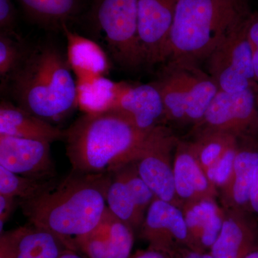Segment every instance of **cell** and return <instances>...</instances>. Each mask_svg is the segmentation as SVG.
<instances>
[{"label":"cell","mask_w":258,"mask_h":258,"mask_svg":"<svg viewBox=\"0 0 258 258\" xmlns=\"http://www.w3.org/2000/svg\"><path fill=\"white\" fill-rule=\"evenodd\" d=\"M64 54L55 44L28 47L23 61L2 83L10 101L54 124L79 106L78 84Z\"/></svg>","instance_id":"cell-1"},{"label":"cell","mask_w":258,"mask_h":258,"mask_svg":"<svg viewBox=\"0 0 258 258\" xmlns=\"http://www.w3.org/2000/svg\"><path fill=\"white\" fill-rule=\"evenodd\" d=\"M111 174L72 171L37 198L20 202L32 225L55 234L75 248L74 239L86 235L101 222L107 208Z\"/></svg>","instance_id":"cell-2"},{"label":"cell","mask_w":258,"mask_h":258,"mask_svg":"<svg viewBox=\"0 0 258 258\" xmlns=\"http://www.w3.org/2000/svg\"><path fill=\"white\" fill-rule=\"evenodd\" d=\"M149 133L115 110L84 113L64 131L72 171L111 174L134 160Z\"/></svg>","instance_id":"cell-3"},{"label":"cell","mask_w":258,"mask_h":258,"mask_svg":"<svg viewBox=\"0 0 258 258\" xmlns=\"http://www.w3.org/2000/svg\"><path fill=\"white\" fill-rule=\"evenodd\" d=\"M251 12L247 0H178L165 62L207 60Z\"/></svg>","instance_id":"cell-4"},{"label":"cell","mask_w":258,"mask_h":258,"mask_svg":"<svg viewBox=\"0 0 258 258\" xmlns=\"http://www.w3.org/2000/svg\"><path fill=\"white\" fill-rule=\"evenodd\" d=\"M154 84L160 91L166 119L198 124L219 91L210 74L199 64L168 61Z\"/></svg>","instance_id":"cell-5"},{"label":"cell","mask_w":258,"mask_h":258,"mask_svg":"<svg viewBox=\"0 0 258 258\" xmlns=\"http://www.w3.org/2000/svg\"><path fill=\"white\" fill-rule=\"evenodd\" d=\"M91 19L115 63L129 71L146 66L139 35L137 0H95Z\"/></svg>","instance_id":"cell-6"},{"label":"cell","mask_w":258,"mask_h":258,"mask_svg":"<svg viewBox=\"0 0 258 258\" xmlns=\"http://www.w3.org/2000/svg\"><path fill=\"white\" fill-rule=\"evenodd\" d=\"M247 18L222 40L206 60L208 74L219 91L233 93L253 88L258 93L252 64L253 49L246 31Z\"/></svg>","instance_id":"cell-7"},{"label":"cell","mask_w":258,"mask_h":258,"mask_svg":"<svg viewBox=\"0 0 258 258\" xmlns=\"http://www.w3.org/2000/svg\"><path fill=\"white\" fill-rule=\"evenodd\" d=\"M176 144L177 141L170 131L159 125L149 134L132 161L156 198L173 204L177 196L170 155Z\"/></svg>","instance_id":"cell-8"},{"label":"cell","mask_w":258,"mask_h":258,"mask_svg":"<svg viewBox=\"0 0 258 258\" xmlns=\"http://www.w3.org/2000/svg\"><path fill=\"white\" fill-rule=\"evenodd\" d=\"M257 94L253 88L233 93L219 91L197 126L227 132L239 138L257 134Z\"/></svg>","instance_id":"cell-9"},{"label":"cell","mask_w":258,"mask_h":258,"mask_svg":"<svg viewBox=\"0 0 258 258\" xmlns=\"http://www.w3.org/2000/svg\"><path fill=\"white\" fill-rule=\"evenodd\" d=\"M178 0H137L139 35L146 66L164 64Z\"/></svg>","instance_id":"cell-10"},{"label":"cell","mask_w":258,"mask_h":258,"mask_svg":"<svg viewBox=\"0 0 258 258\" xmlns=\"http://www.w3.org/2000/svg\"><path fill=\"white\" fill-rule=\"evenodd\" d=\"M141 235L149 247L174 254L182 247L189 248V235L184 212L175 204L156 198L151 204Z\"/></svg>","instance_id":"cell-11"},{"label":"cell","mask_w":258,"mask_h":258,"mask_svg":"<svg viewBox=\"0 0 258 258\" xmlns=\"http://www.w3.org/2000/svg\"><path fill=\"white\" fill-rule=\"evenodd\" d=\"M48 142L0 135V166L19 175L55 179V166Z\"/></svg>","instance_id":"cell-12"},{"label":"cell","mask_w":258,"mask_h":258,"mask_svg":"<svg viewBox=\"0 0 258 258\" xmlns=\"http://www.w3.org/2000/svg\"><path fill=\"white\" fill-rule=\"evenodd\" d=\"M75 248L86 258H130L134 230L107 208L98 225L74 239Z\"/></svg>","instance_id":"cell-13"},{"label":"cell","mask_w":258,"mask_h":258,"mask_svg":"<svg viewBox=\"0 0 258 258\" xmlns=\"http://www.w3.org/2000/svg\"><path fill=\"white\" fill-rule=\"evenodd\" d=\"M111 110L120 112L145 133L152 132L166 119L162 97L154 82L138 85L122 83Z\"/></svg>","instance_id":"cell-14"},{"label":"cell","mask_w":258,"mask_h":258,"mask_svg":"<svg viewBox=\"0 0 258 258\" xmlns=\"http://www.w3.org/2000/svg\"><path fill=\"white\" fill-rule=\"evenodd\" d=\"M258 248V227L244 211L235 210L224 217L221 232L211 247L214 258H244Z\"/></svg>","instance_id":"cell-15"},{"label":"cell","mask_w":258,"mask_h":258,"mask_svg":"<svg viewBox=\"0 0 258 258\" xmlns=\"http://www.w3.org/2000/svg\"><path fill=\"white\" fill-rule=\"evenodd\" d=\"M0 135L52 144L64 139V131L3 99L0 103Z\"/></svg>","instance_id":"cell-16"},{"label":"cell","mask_w":258,"mask_h":258,"mask_svg":"<svg viewBox=\"0 0 258 258\" xmlns=\"http://www.w3.org/2000/svg\"><path fill=\"white\" fill-rule=\"evenodd\" d=\"M189 235V249L200 252L210 250L221 232L224 217L212 198L190 202L184 212Z\"/></svg>","instance_id":"cell-17"},{"label":"cell","mask_w":258,"mask_h":258,"mask_svg":"<svg viewBox=\"0 0 258 258\" xmlns=\"http://www.w3.org/2000/svg\"><path fill=\"white\" fill-rule=\"evenodd\" d=\"M62 31L67 38V57L73 72L77 76V84L90 83L104 76L109 69L106 52L93 40L71 32L67 25Z\"/></svg>","instance_id":"cell-18"},{"label":"cell","mask_w":258,"mask_h":258,"mask_svg":"<svg viewBox=\"0 0 258 258\" xmlns=\"http://www.w3.org/2000/svg\"><path fill=\"white\" fill-rule=\"evenodd\" d=\"M257 166V134L240 137L232 176L225 186L236 210H249L251 187Z\"/></svg>","instance_id":"cell-19"},{"label":"cell","mask_w":258,"mask_h":258,"mask_svg":"<svg viewBox=\"0 0 258 258\" xmlns=\"http://www.w3.org/2000/svg\"><path fill=\"white\" fill-rule=\"evenodd\" d=\"M173 169L178 198L189 203L212 198L214 185L199 164L189 144L178 142Z\"/></svg>","instance_id":"cell-20"},{"label":"cell","mask_w":258,"mask_h":258,"mask_svg":"<svg viewBox=\"0 0 258 258\" xmlns=\"http://www.w3.org/2000/svg\"><path fill=\"white\" fill-rule=\"evenodd\" d=\"M17 258H57L71 249L66 241L44 229L31 227L18 228Z\"/></svg>","instance_id":"cell-21"},{"label":"cell","mask_w":258,"mask_h":258,"mask_svg":"<svg viewBox=\"0 0 258 258\" xmlns=\"http://www.w3.org/2000/svg\"><path fill=\"white\" fill-rule=\"evenodd\" d=\"M25 13L37 23L62 29L78 14L81 0H18Z\"/></svg>","instance_id":"cell-22"},{"label":"cell","mask_w":258,"mask_h":258,"mask_svg":"<svg viewBox=\"0 0 258 258\" xmlns=\"http://www.w3.org/2000/svg\"><path fill=\"white\" fill-rule=\"evenodd\" d=\"M122 83H115L104 76L90 83L78 84L79 106L84 113L109 111L119 94Z\"/></svg>","instance_id":"cell-23"},{"label":"cell","mask_w":258,"mask_h":258,"mask_svg":"<svg viewBox=\"0 0 258 258\" xmlns=\"http://www.w3.org/2000/svg\"><path fill=\"white\" fill-rule=\"evenodd\" d=\"M239 143V137L220 131L202 130L196 142L189 144L191 152L205 172L220 160L229 149Z\"/></svg>","instance_id":"cell-24"},{"label":"cell","mask_w":258,"mask_h":258,"mask_svg":"<svg viewBox=\"0 0 258 258\" xmlns=\"http://www.w3.org/2000/svg\"><path fill=\"white\" fill-rule=\"evenodd\" d=\"M106 199L107 207L115 217L133 230L142 227L145 217L139 211L124 181L117 171L111 173Z\"/></svg>","instance_id":"cell-25"},{"label":"cell","mask_w":258,"mask_h":258,"mask_svg":"<svg viewBox=\"0 0 258 258\" xmlns=\"http://www.w3.org/2000/svg\"><path fill=\"white\" fill-rule=\"evenodd\" d=\"M55 182V179H37L19 175L0 166V195L18 199L20 202L37 198Z\"/></svg>","instance_id":"cell-26"},{"label":"cell","mask_w":258,"mask_h":258,"mask_svg":"<svg viewBox=\"0 0 258 258\" xmlns=\"http://www.w3.org/2000/svg\"><path fill=\"white\" fill-rule=\"evenodd\" d=\"M28 47L20 36L0 33V77L2 83L18 69Z\"/></svg>","instance_id":"cell-27"},{"label":"cell","mask_w":258,"mask_h":258,"mask_svg":"<svg viewBox=\"0 0 258 258\" xmlns=\"http://www.w3.org/2000/svg\"><path fill=\"white\" fill-rule=\"evenodd\" d=\"M115 171L121 176L139 211L145 217L148 209L156 198L155 195L139 176L132 162Z\"/></svg>","instance_id":"cell-28"},{"label":"cell","mask_w":258,"mask_h":258,"mask_svg":"<svg viewBox=\"0 0 258 258\" xmlns=\"http://www.w3.org/2000/svg\"><path fill=\"white\" fill-rule=\"evenodd\" d=\"M238 145L239 143L235 147L229 149L215 165L205 172L208 179L214 186L225 187L230 182Z\"/></svg>","instance_id":"cell-29"},{"label":"cell","mask_w":258,"mask_h":258,"mask_svg":"<svg viewBox=\"0 0 258 258\" xmlns=\"http://www.w3.org/2000/svg\"><path fill=\"white\" fill-rule=\"evenodd\" d=\"M17 14L12 0H0V33L19 36L16 33Z\"/></svg>","instance_id":"cell-30"},{"label":"cell","mask_w":258,"mask_h":258,"mask_svg":"<svg viewBox=\"0 0 258 258\" xmlns=\"http://www.w3.org/2000/svg\"><path fill=\"white\" fill-rule=\"evenodd\" d=\"M18 228L3 232L0 237V258H17Z\"/></svg>","instance_id":"cell-31"},{"label":"cell","mask_w":258,"mask_h":258,"mask_svg":"<svg viewBox=\"0 0 258 258\" xmlns=\"http://www.w3.org/2000/svg\"><path fill=\"white\" fill-rule=\"evenodd\" d=\"M20 204L18 199L0 195V232L3 234L6 222L14 211L15 207Z\"/></svg>","instance_id":"cell-32"},{"label":"cell","mask_w":258,"mask_h":258,"mask_svg":"<svg viewBox=\"0 0 258 258\" xmlns=\"http://www.w3.org/2000/svg\"><path fill=\"white\" fill-rule=\"evenodd\" d=\"M246 31L252 48L258 49V13L251 12L246 20Z\"/></svg>","instance_id":"cell-33"},{"label":"cell","mask_w":258,"mask_h":258,"mask_svg":"<svg viewBox=\"0 0 258 258\" xmlns=\"http://www.w3.org/2000/svg\"><path fill=\"white\" fill-rule=\"evenodd\" d=\"M249 210L258 216V166L254 174L250 197H249Z\"/></svg>","instance_id":"cell-34"},{"label":"cell","mask_w":258,"mask_h":258,"mask_svg":"<svg viewBox=\"0 0 258 258\" xmlns=\"http://www.w3.org/2000/svg\"><path fill=\"white\" fill-rule=\"evenodd\" d=\"M174 258H214L210 252H200L187 247L178 249L174 253Z\"/></svg>","instance_id":"cell-35"},{"label":"cell","mask_w":258,"mask_h":258,"mask_svg":"<svg viewBox=\"0 0 258 258\" xmlns=\"http://www.w3.org/2000/svg\"><path fill=\"white\" fill-rule=\"evenodd\" d=\"M130 258H174V255L149 247L147 250L139 251Z\"/></svg>","instance_id":"cell-36"},{"label":"cell","mask_w":258,"mask_h":258,"mask_svg":"<svg viewBox=\"0 0 258 258\" xmlns=\"http://www.w3.org/2000/svg\"><path fill=\"white\" fill-rule=\"evenodd\" d=\"M81 252L74 249H69L64 251L57 258H86L84 255H81Z\"/></svg>","instance_id":"cell-37"},{"label":"cell","mask_w":258,"mask_h":258,"mask_svg":"<svg viewBox=\"0 0 258 258\" xmlns=\"http://www.w3.org/2000/svg\"><path fill=\"white\" fill-rule=\"evenodd\" d=\"M252 64H253L254 80L258 85V49H253Z\"/></svg>","instance_id":"cell-38"},{"label":"cell","mask_w":258,"mask_h":258,"mask_svg":"<svg viewBox=\"0 0 258 258\" xmlns=\"http://www.w3.org/2000/svg\"><path fill=\"white\" fill-rule=\"evenodd\" d=\"M244 258H258V248L254 249L249 252Z\"/></svg>","instance_id":"cell-39"},{"label":"cell","mask_w":258,"mask_h":258,"mask_svg":"<svg viewBox=\"0 0 258 258\" xmlns=\"http://www.w3.org/2000/svg\"><path fill=\"white\" fill-rule=\"evenodd\" d=\"M257 104H258V94H257Z\"/></svg>","instance_id":"cell-40"}]
</instances>
